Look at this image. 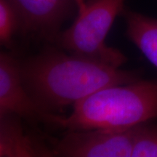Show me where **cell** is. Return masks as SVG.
<instances>
[{
  "mask_svg": "<svg viewBox=\"0 0 157 157\" xmlns=\"http://www.w3.org/2000/svg\"><path fill=\"white\" fill-rule=\"evenodd\" d=\"M21 78L42 109L53 112L107 87L140 79V72L123 70L49 46L19 60Z\"/></svg>",
  "mask_w": 157,
  "mask_h": 157,
  "instance_id": "obj_1",
  "label": "cell"
},
{
  "mask_svg": "<svg viewBox=\"0 0 157 157\" xmlns=\"http://www.w3.org/2000/svg\"><path fill=\"white\" fill-rule=\"evenodd\" d=\"M61 116L59 127L67 130L130 128L157 119V80H137L107 87L73 105Z\"/></svg>",
  "mask_w": 157,
  "mask_h": 157,
  "instance_id": "obj_2",
  "label": "cell"
},
{
  "mask_svg": "<svg viewBox=\"0 0 157 157\" xmlns=\"http://www.w3.org/2000/svg\"><path fill=\"white\" fill-rule=\"evenodd\" d=\"M126 0H89L71 26L55 41L69 53L120 68L127 58L120 50L108 46L105 38Z\"/></svg>",
  "mask_w": 157,
  "mask_h": 157,
  "instance_id": "obj_3",
  "label": "cell"
},
{
  "mask_svg": "<svg viewBox=\"0 0 157 157\" xmlns=\"http://www.w3.org/2000/svg\"><path fill=\"white\" fill-rule=\"evenodd\" d=\"M137 125L121 129L67 130L52 145L55 157H132Z\"/></svg>",
  "mask_w": 157,
  "mask_h": 157,
  "instance_id": "obj_4",
  "label": "cell"
},
{
  "mask_svg": "<svg viewBox=\"0 0 157 157\" xmlns=\"http://www.w3.org/2000/svg\"><path fill=\"white\" fill-rule=\"evenodd\" d=\"M18 116L31 126L59 127L61 116L45 111L37 104L21 78L19 60L9 52L0 53V113Z\"/></svg>",
  "mask_w": 157,
  "mask_h": 157,
  "instance_id": "obj_5",
  "label": "cell"
},
{
  "mask_svg": "<svg viewBox=\"0 0 157 157\" xmlns=\"http://www.w3.org/2000/svg\"><path fill=\"white\" fill-rule=\"evenodd\" d=\"M25 36L54 44L60 28L77 8L75 0H10Z\"/></svg>",
  "mask_w": 157,
  "mask_h": 157,
  "instance_id": "obj_6",
  "label": "cell"
},
{
  "mask_svg": "<svg viewBox=\"0 0 157 157\" xmlns=\"http://www.w3.org/2000/svg\"><path fill=\"white\" fill-rule=\"evenodd\" d=\"M23 121L14 113H0V157H55L52 146L27 131Z\"/></svg>",
  "mask_w": 157,
  "mask_h": 157,
  "instance_id": "obj_7",
  "label": "cell"
},
{
  "mask_svg": "<svg viewBox=\"0 0 157 157\" xmlns=\"http://www.w3.org/2000/svg\"><path fill=\"white\" fill-rule=\"evenodd\" d=\"M126 35L157 68V19L124 9Z\"/></svg>",
  "mask_w": 157,
  "mask_h": 157,
  "instance_id": "obj_8",
  "label": "cell"
},
{
  "mask_svg": "<svg viewBox=\"0 0 157 157\" xmlns=\"http://www.w3.org/2000/svg\"><path fill=\"white\" fill-rule=\"evenodd\" d=\"M132 157H157V119L137 125Z\"/></svg>",
  "mask_w": 157,
  "mask_h": 157,
  "instance_id": "obj_9",
  "label": "cell"
},
{
  "mask_svg": "<svg viewBox=\"0 0 157 157\" xmlns=\"http://www.w3.org/2000/svg\"><path fill=\"white\" fill-rule=\"evenodd\" d=\"M20 30V18L15 6L10 0H0V44L10 48L13 39Z\"/></svg>",
  "mask_w": 157,
  "mask_h": 157,
  "instance_id": "obj_10",
  "label": "cell"
},
{
  "mask_svg": "<svg viewBox=\"0 0 157 157\" xmlns=\"http://www.w3.org/2000/svg\"><path fill=\"white\" fill-rule=\"evenodd\" d=\"M75 2L76 3V5H77V10L78 13V12L82 11L86 5V2L85 0H75Z\"/></svg>",
  "mask_w": 157,
  "mask_h": 157,
  "instance_id": "obj_11",
  "label": "cell"
}]
</instances>
